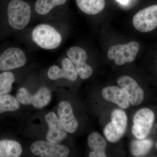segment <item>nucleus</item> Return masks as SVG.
I'll use <instances>...</instances> for the list:
<instances>
[{
  "instance_id": "nucleus-5",
  "label": "nucleus",
  "mask_w": 157,
  "mask_h": 157,
  "mask_svg": "<svg viewBox=\"0 0 157 157\" xmlns=\"http://www.w3.org/2000/svg\"><path fill=\"white\" fill-rule=\"evenodd\" d=\"M154 113L147 108L139 109L134 115L132 134L137 139L146 138L152 128L154 122Z\"/></svg>"
},
{
  "instance_id": "nucleus-11",
  "label": "nucleus",
  "mask_w": 157,
  "mask_h": 157,
  "mask_svg": "<svg viewBox=\"0 0 157 157\" xmlns=\"http://www.w3.org/2000/svg\"><path fill=\"white\" fill-rule=\"evenodd\" d=\"M45 120L48 127L46 135L47 141L55 143L61 142L67 136V131L64 128L56 114L50 112L46 114Z\"/></svg>"
},
{
  "instance_id": "nucleus-23",
  "label": "nucleus",
  "mask_w": 157,
  "mask_h": 157,
  "mask_svg": "<svg viewBox=\"0 0 157 157\" xmlns=\"http://www.w3.org/2000/svg\"><path fill=\"white\" fill-rule=\"evenodd\" d=\"M117 2H118L121 4H123V5H126L127 3L128 2L129 0H117Z\"/></svg>"
},
{
  "instance_id": "nucleus-19",
  "label": "nucleus",
  "mask_w": 157,
  "mask_h": 157,
  "mask_svg": "<svg viewBox=\"0 0 157 157\" xmlns=\"http://www.w3.org/2000/svg\"><path fill=\"white\" fill-rule=\"evenodd\" d=\"M153 146L150 139H138L132 141L130 145L131 153L135 157H141L147 154Z\"/></svg>"
},
{
  "instance_id": "nucleus-1",
  "label": "nucleus",
  "mask_w": 157,
  "mask_h": 157,
  "mask_svg": "<svg viewBox=\"0 0 157 157\" xmlns=\"http://www.w3.org/2000/svg\"><path fill=\"white\" fill-rule=\"evenodd\" d=\"M31 8L22 0H10L6 9V21L8 26L14 30H21L30 20Z\"/></svg>"
},
{
  "instance_id": "nucleus-4",
  "label": "nucleus",
  "mask_w": 157,
  "mask_h": 157,
  "mask_svg": "<svg viewBox=\"0 0 157 157\" xmlns=\"http://www.w3.org/2000/svg\"><path fill=\"white\" fill-rule=\"evenodd\" d=\"M140 49V44L136 41L123 45H114L109 48L107 56L109 60H113L116 64L121 66L135 60Z\"/></svg>"
},
{
  "instance_id": "nucleus-25",
  "label": "nucleus",
  "mask_w": 157,
  "mask_h": 157,
  "mask_svg": "<svg viewBox=\"0 0 157 157\" xmlns=\"http://www.w3.org/2000/svg\"></svg>"
},
{
  "instance_id": "nucleus-22",
  "label": "nucleus",
  "mask_w": 157,
  "mask_h": 157,
  "mask_svg": "<svg viewBox=\"0 0 157 157\" xmlns=\"http://www.w3.org/2000/svg\"><path fill=\"white\" fill-rule=\"evenodd\" d=\"M15 80L14 74L12 72L5 71L0 73V95L11 92Z\"/></svg>"
},
{
  "instance_id": "nucleus-10",
  "label": "nucleus",
  "mask_w": 157,
  "mask_h": 157,
  "mask_svg": "<svg viewBox=\"0 0 157 157\" xmlns=\"http://www.w3.org/2000/svg\"><path fill=\"white\" fill-rule=\"evenodd\" d=\"M119 86L125 93L130 104L132 106L140 105L144 99V92L134 78L128 76L118 78Z\"/></svg>"
},
{
  "instance_id": "nucleus-17",
  "label": "nucleus",
  "mask_w": 157,
  "mask_h": 157,
  "mask_svg": "<svg viewBox=\"0 0 157 157\" xmlns=\"http://www.w3.org/2000/svg\"><path fill=\"white\" fill-rule=\"evenodd\" d=\"M22 152V147L17 141L7 139L0 140V157H18Z\"/></svg>"
},
{
  "instance_id": "nucleus-2",
  "label": "nucleus",
  "mask_w": 157,
  "mask_h": 157,
  "mask_svg": "<svg viewBox=\"0 0 157 157\" xmlns=\"http://www.w3.org/2000/svg\"><path fill=\"white\" fill-rule=\"evenodd\" d=\"M33 41L43 49H55L60 45L62 41L61 35L56 29L49 25H39L32 32Z\"/></svg>"
},
{
  "instance_id": "nucleus-18",
  "label": "nucleus",
  "mask_w": 157,
  "mask_h": 157,
  "mask_svg": "<svg viewBox=\"0 0 157 157\" xmlns=\"http://www.w3.org/2000/svg\"><path fill=\"white\" fill-rule=\"evenodd\" d=\"M76 2L81 11L89 15L98 14L105 6V0H76Z\"/></svg>"
},
{
  "instance_id": "nucleus-16",
  "label": "nucleus",
  "mask_w": 157,
  "mask_h": 157,
  "mask_svg": "<svg viewBox=\"0 0 157 157\" xmlns=\"http://www.w3.org/2000/svg\"><path fill=\"white\" fill-rule=\"evenodd\" d=\"M111 121L107 125L113 131L123 136L126 130L128 117L124 110L116 109L112 111L111 114Z\"/></svg>"
},
{
  "instance_id": "nucleus-13",
  "label": "nucleus",
  "mask_w": 157,
  "mask_h": 157,
  "mask_svg": "<svg viewBox=\"0 0 157 157\" xmlns=\"http://www.w3.org/2000/svg\"><path fill=\"white\" fill-rule=\"evenodd\" d=\"M59 119L66 131L73 134L77 128L78 124L73 114V108L69 102L62 101L59 103L57 110Z\"/></svg>"
},
{
  "instance_id": "nucleus-8",
  "label": "nucleus",
  "mask_w": 157,
  "mask_h": 157,
  "mask_svg": "<svg viewBox=\"0 0 157 157\" xmlns=\"http://www.w3.org/2000/svg\"><path fill=\"white\" fill-rule=\"evenodd\" d=\"M30 149L34 155L42 157H66L70 153L67 146L44 140L34 142Z\"/></svg>"
},
{
  "instance_id": "nucleus-21",
  "label": "nucleus",
  "mask_w": 157,
  "mask_h": 157,
  "mask_svg": "<svg viewBox=\"0 0 157 157\" xmlns=\"http://www.w3.org/2000/svg\"><path fill=\"white\" fill-rule=\"evenodd\" d=\"M67 0H37L35 4V10L38 14L45 15L57 6H61Z\"/></svg>"
},
{
  "instance_id": "nucleus-6",
  "label": "nucleus",
  "mask_w": 157,
  "mask_h": 157,
  "mask_svg": "<svg viewBox=\"0 0 157 157\" xmlns=\"http://www.w3.org/2000/svg\"><path fill=\"white\" fill-rule=\"evenodd\" d=\"M16 98L23 105L32 104L35 108L42 109L50 103L52 94L46 87L41 88L35 94H30L25 88L22 87L17 91Z\"/></svg>"
},
{
  "instance_id": "nucleus-15",
  "label": "nucleus",
  "mask_w": 157,
  "mask_h": 157,
  "mask_svg": "<svg viewBox=\"0 0 157 157\" xmlns=\"http://www.w3.org/2000/svg\"><path fill=\"white\" fill-rule=\"evenodd\" d=\"M88 143L92 150L89 154L90 157H106L107 142L104 137L97 132L90 134L88 138Z\"/></svg>"
},
{
  "instance_id": "nucleus-20",
  "label": "nucleus",
  "mask_w": 157,
  "mask_h": 157,
  "mask_svg": "<svg viewBox=\"0 0 157 157\" xmlns=\"http://www.w3.org/2000/svg\"><path fill=\"white\" fill-rule=\"evenodd\" d=\"M20 107L17 98L11 95H0V113L15 111Z\"/></svg>"
},
{
  "instance_id": "nucleus-3",
  "label": "nucleus",
  "mask_w": 157,
  "mask_h": 157,
  "mask_svg": "<svg viewBox=\"0 0 157 157\" xmlns=\"http://www.w3.org/2000/svg\"><path fill=\"white\" fill-rule=\"evenodd\" d=\"M135 29L140 33H147L157 29V4L147 6L135 14L133 18Z\"/></svg>"
},
{
  "instance_id": "nucleus-14",
  "label": "nucleus",
  "mask_w": 157,
  "mask_h": 157,
  "mask_svg": "<svg viewBox=\"0 0 157 157\" xmlns=\"http://www.w3.org/2000/svg\"><path fill=\"white\" fill-rule=\"evenodd\" d=\"M103 98L109 102L116 104L123 109L130 107V102L124 92L121 88L116 86H109L102 90Z\"/></svg>"
},
{
  "instance_id": "nucleus-7",
  "label": "nucleus",
  "mask_w": 157,
  "mask_h": 157,
  "mask_svg": "<svg viewBox=\"0 0 157 157\" xmlns=\"http://www.w3.org/2000/svg\"><path fill=\"white\" fill-rule=\"evenodd\" d=\"M26 62V56L22 49L9 47L0 53V71L5 72L21 67Z\"/></svg>"
},
{
  "instance_id": "nucleus-9",
  "label": "nucleus",
  "mask_w": 157,
  "mask_h": 157,
  "mask_svg": "<svg viewBox=\"0 0 157 157\" xmlns=\"http://www.w3.org/2000/svg\"><path fill=\"white\" fill-rule=\"evenodd\" d=\"M67 54L74 65L76 73L80 78L86 79L91 76L93 69L86 63L88 56L84 49L78 46H73L69 48Z\"/></svg>"
},
{
  "instance_id": "nucleus-24",
  "label": "nucleus",
  "mask_w": 157,
  "mask_h": 157,
  "mask_svg": "<svg viewBox=\"0 0 157 157\" xmlns=\"http://www.w3.org/2000/svg\"><path fill=\"white\" fill-rule=\"evenodd\" d=\"M156 147H157V143H156Z\"/></svg>"
},
{
  "instance_id": "nucleus-12",
  "label": "nucleus",
  "mask_w": 157,
  "mask_h": 157,
  "mask_svg": "<svg viewBox=\"0 0 157 157\" xmlns=\"http://www.w3.org/2000/svg\"><path fill=\"white\" fill-rule=\"evenodd\" d=\"M62 69L56 65L52 66L48 71V78L52 80L65 78L71 81H75L77 78V74L73 63L70 59L64 58L62 60Z\"/></svg>"
}]
</instances>
